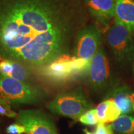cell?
Listing matches in <instances>:
<instances>
[{"mask_svg":"<svg viewBox=\"0 0 134 134\" xmlns=\"http://www.w3.org/2000/svg\"><path fill=\"white\" fill-rule=\"evenodd\" d=\"M79 120L82 124L88 125H94L99 123L98 117L97 116L96 109L88 110L80 117Z\"/></svg>","mask_w":134,"mask_h":134,"instance_id":"cell-15","label":"cell"},{"mask_svg":"<svg viewBox=\"0 0 134 134\" xmlns=\"http://www.w3.org/2000/svg\"><path fill=\"white\" fill-rule=\"evenodd\" d=\"M83 0H0V60L42 69L70 55L85 27Z\"/></svg>","mask_w":134,"mask_h":134,"instance_id":"cell-1","label":"cell"},{"mask_svg":"<svg viewBox=\"0 0 134 134\" xmlns=\"http://www.w3.org/2000/svg\"><path fill=\"white\" fill-rule=\"evenodd\" d=\"M133 111H134V108H133Z\"/></svg>","mask_w":134,"mask_h":134,"instance_id":"cell-20","label":"cell"},{"mask_svg":"<svg viewBox=\"0 0 134 134\" xmlns=\"http://www.w3.org/2000/svg\"><path fill=\"white\" fill-rule=\"evenodd\" d=\"M47 108L55 114L79 120L90 105L83 90L78 88L58 94L48 104Z\"/></svg>","mask_w":134,"mask_h":134,"instance_id":"cell-3","label":"cell"},{"mask_svg":"<svg viewBox=\"0 0 134 134\" xmlns=\"http://www.w3.org/2000/svg\"><path fill=\"white\" fill-rule=\"evenodd\" d=\"M88 75L90 86L94 91H103L108 86L110 76V66L103 46L91 61Z\"/></svg>","mask_w":134,"mask_h":134,"instance_id":"cell-7","label":"cell"},{"mask_svg":"<svg viewBox=\"0 0 134 134\" xmlns=\"http://www.w3.org/2000/svg\"><path fill=\"white\" fill-rule=\"evenodd\" d=\"M101 46L100 30L94 25L86 26L75 38L73 56L91 62Z\"/></svg>","mask_w":134,"mask_h":134,"instance_id":"cell-6","label":"cell"},{"mask_svg":"<svg viewBox=\"0 0 134 134\" xmlns=\"http://www.w3.org/2000/svg\"><path fill=\"white\" fill-rule=\"evenodd\" d=\"M0 75L26 83H29L32 80V73L29 68L13 60H0Z\"/></svg>","mask_w":134,"mask_h":134,"instance_id":"cell-10","label":"cell"},{"mask_svg":"<svg viewBox=\"0 0 134 134\" xmlns=\"http://www.w3.org/2000/svg\"><path fill=\"white\" fill-rule=\"evenodd\" d=\"M89 14L99 24L108 26L115 19L116 0H83Z\"/></svg>","mask_w":134,"mask_h":134,"instance_id":"cell-8","label":"cell"},{"mask_svg":"<svg viewBox=\"0 0 134 134\" xmlns=\"http://www.w3.org/2000/svg\"><path fill=\"white\" fill-rule=\"evenodd\" d=\"M115 19L124 24L134 37V0H117Z\"/></svg>","mask_w":134,"mask_h":134,"instance_id":"cell-12","label":"cell"},{"mask_svg":"<svg viewBox=\"0 0 134 134\" xmlns=\"http://www.w3.org/2000/svg\"><path fill=\"white\" fill-rule=\"evenodd\" d=\"M0 115L8 117H16L18 114L11 109V104L0 97Z\"/></svg>","mask_w":134,"mask_h":134,"instance_id":"cell-16","label":"cell"},{"mask_svg":"<svg viewBox=\"0 0 134 134\" xmlns=\"http://www.w3.org/2000/svg\"><path fill=\"white\" fill-rule=\"evenodd\" d=\"M110 125L114 134H134V116L120 115Z\"/></svg>","mask_w":134,"mask_h":134,"instance_id":"cell-14","label":"cell"},{"mask_svg":"<svg viewBox=\"0 0 134 134\" xmlns=\"http://www.w3.org/2000/svg\"><path fill=\"white\" fill-rule=\"evenodd\" d=\"M16 123L24 127L26 134H58L52 119L40 110H21L16 117Z\"/></svg>","mask_w":134,"mask_h":134,"instance_id":"cell-5","label":"cell"},{"mask_svg":"<svg viewBox=\"0 0 134 134\" xmlns=\"http://www.w3.org/2000/svg\"><path fill=\"white\" fill-rule=\"evenodd\" d=\"M112 96L121 114L125 115L133 111L134 91L129 87L123 85L115 88L112 93Z\"/></svg>","mask_w":134,"mask_h":134,"instance_id":"cell-11","label":"cell"},{"mask_svg":"<svg viewBox=\"0 0 134 134\" xmlns=\"http://www.w3.org/2000/svg\"><path fill=\"white\" fill-rule=\"evenodd\" d=\"M99 122L107 124L113 122L121 115V112L112 99L104 100L96 109Z\"/></svg>","mask_w":134,"mask_h":134,"instance_id":"cell-13","label":"cell"},{"mask_svg":"<svg viewBox=\"0 0 134 134\" xmlns=\"http://www.w3.org/2000/svg\"><path fill=\"white\" fill-rule=\"evenodd\" d=\"M0 97L13 104L38 103L45 93L39 87L0 75Z\"/></svg>","mask_w":134,"mask_h":134,"instance_id":"cell-2","label":"cell"},{"mask_svg":"<svg viewBox=\"0 0 134 134\" xmlns=\"http://www.w3.org/2000/svg\"><path fill=\"white\" fill-rule=\"evenodd\" d=\"M6 132L8 134H23L26 133V129L23 125L18 123H14L6 128Z\"/></svg>","mask_w":134,"mask_h":134,"instance_id":"cell-17","label":"cell"},{"mask_svg":"<svg viewBox=\"0 0 134 134\" xmlns=\"http://www.w3.org/2000/svg\"><path fill=\"white\" fill-rule=\"evenodd\" d=\"M116 1H117V0H116Z\"/></svg>","mask_w":134,"mask_h":134,"instance_id":"cell-21","label":"cell"},{"mask_svg":"<svg viewBox=\"0 0 134 134\" xmlns=\"http://www.w3.org/2000/svg\"><path fill=\"white\" fill-rule=\"evenodd\" d=\"M94 134H114L111 125H106L103 122H99Z\"/></svg>","mask_w":134,"mask_h":134,"instance_id":"cell-18","label":"cell"},{"mask_svg":"<svg viewBox=\"0 0 134 134\" xmlns=\"http://www.w3.org/2000/svg\"><path fill=\"white\" fill-rule=\"evenodd\" d=\"M107 41L119 63H126L134 58V37L131 31L114 19L107 34Z\"/></svg>","mask_w":134,"mask_h":134,"instance_id":"cell-4","label":"cell"},{"mask_svg":"<svg viewBox=\"0 0 134 134\" xmlns=\"http://www.w3.org/2000/svg\"><path fill=\"white\" fill-rule=\"evenodd\" d=\"M70 55L58 58L50 65L43 68L42 73L48 79L56 82H63L75 79L70 63Z\"/></svg>","mask_w":134,"mask_h":134,"instance_id":"cell-9","label":"cell"},{"mask_svg":"<svg viewBox=\"0 0 134 134\" xmlns=\"http://www.w3.org/2000/svg\"><path fill=\"white\" fill-rule=\"evenodd\" d=\"M84 132H85V134H94L93 133H91V132H89L87 129H84Z\"/></svg>","mask_w":134,"mask_h":134,"instance_id":"cell-19","label":"cell"}]
</instances>
